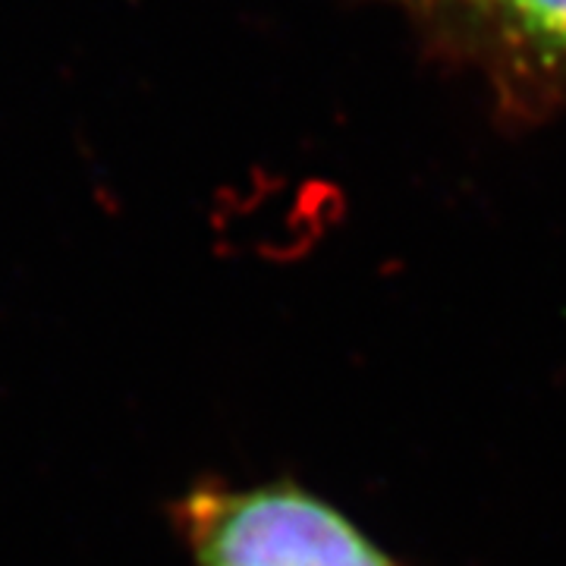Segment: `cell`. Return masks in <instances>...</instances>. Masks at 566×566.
Segmentation results:
<instances>
[{"label":"cell","instance_id":"cell-1","mask_svg":"<svg viewBox=\"0 0 566 566\" xmlns=\"http://www.w3.org/2000/svg\"><path fill=\"white\" fill-rule=\"evenodd\" d=\"M174 520L196 566H397L340 510L293 482L192 488Z\"/></svg>","mask_w":566,"mask_h":566},{"label":"cell","instance_id":"cell-2","mask_svg":"<svg viewBox=\"0 0 566 566\" xmlns=\"http://www.w3.org/2000/svg\"><path fill=\"white\" fill-rule=\"evenodd\" d=\"M422 20L516 104L566 95V0H441Z\"/></svg>","mask_w":566,"mask_h":566},{"label":"cell","instance_id":"cell-3","mask_svg":"<svg viewBox=\"0 0 566 566\" xmlns=\"http://www.w3.org/2000/svg\"><path fill=\"white\" fill-rule=\"evenodd\" d=\"M381 3H394V7H403V10H409V13H428L434 3H441V0H381Z\"/></svg>","mask_w":566,"mask_h":566}]
</instances>
